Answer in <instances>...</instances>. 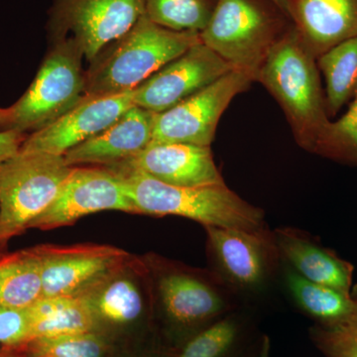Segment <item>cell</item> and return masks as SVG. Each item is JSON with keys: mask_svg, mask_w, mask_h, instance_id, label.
I'll return each instance as SVG.
<instances>
[{"mask_svg": "<svg viewBox=\"0 0 357 357\" xmlns=\"http://www.w3.org/2000/svg\"><path fill=\"white\" fill-rule=\"evenodd\" d=\"M31 340L28 309L0 306V351L21 349Z\"/></svg>", "mask_w": 357, "mask_h": 357, "instance_id": "29", "label": "cell"}, {"mask_svg": "<svg viewBox=\"0 0 357 357\" xmlns=\"http://www.w3.org/2000/svg\"><path fill=\"white\" fill-rule=\"evenodd\" d=\"M282 264L307 280L351 294L354 266L317 237L292 227L273 230Z\"/></svg>", "mask_w": 357, "mask_h": 357, "instance_id": "18", "label": "cell"}, {"mask_svg": "<svg viewBox=\"0 0 357 357\" xmlns=\"http://www.w3.org/2000/svg\"><path fill=\"white\" fill-rule=\"evenodd\" d=\"M83 56L72 38L58 42L45 58L29 89L9 107L10 116L4 129L35 132L76 105L84 96Z\"/></svg>", "mask_w": 357, "mask_h": 357, "instance_id": "7", "label": "cell"}, {"mask_svg": "<svg viewBox=\"0 0 357 357\" xmlns=\"http://www.w3.org/2000/svg\"><path fill=\"white\" fill-rule=\"evenodd\" d=\"M260 335L255 310L237 307L172 349L173 357H249Z\"/></svg>", "mask_w": 357, "mask_h": 357, "instance_id": "20", "label": "cell"}, {"mask_svg": "<svg viewBox=\"0 0 357 357\" xmlns=\"http://www.w3.org/2000/svg\"><path fill=\"white\" fill-rule=\"evenodd\" d=\"M32 248L38 258L45 298L83 296L129 258L122 249L96 244Z\"/></svg>", "mask_w": 357, "mask_h": 357, "instance_id": "12", "label": "cell"}, {"mask_svg": "<svg viewBox=\"0 0 357 357\" xmlns=\"http://www.w3.org/2000/svg\"><path fill=\"white\" fill-rule=\"evenodd\" d=\"M129 261L93 286L82 297L95 317L98 333L116 347L144 344L156 337L154 304H149L139 274L131 273Z\"/></svg>", "mask_w": 357, "mask_h": 357, "instance_id": "9", "label": "cell"}, {"mask_svg": "<svg viewBox=\"0 0 357 357\" xmlns=\"http://www.w3.org/2000/svg\"><path fill=\"white\" fill-rule=\"evenodd\" d=\"M279 282L294 306L314 325H335L351 309V294L307 280L286 265L282 264Z\"/></svg>", "mask_w": 357, "mask_h": 357, "instance_id": "21", "label": "cell"}, {"mask_svg": "<svg viewBox=\"0 0 357 357\" xmlns=\"http://www.w3.org/2000/svg\"><path fill=\"white\" fill-rule=\"evenodd\" d=\"M232 70L217 53L199 42L136 86L134 105L154 114L165 112Z\"/></svg>", "mask_w": 357, "mask_h": 357, "instance_id": "13", "label": "cell"}, {"mask_svg": "<svg viewBox=\"0 0 357 357\" xmlns=\"http://www.w3.org/2000/svg\"><path fill=\"white\" fill-rule=\"evenodd\" d=\"M0 357H29L21 349H3L0 351Z\"/></svg>", "mask_w": 357, "mask_h": 357, "instance_id": "34", "label": "cell"}, {"mask_svg": "<svg viewBox=\"0 0 357 357\" xmlns=\"http://www.w3.org/2000/svg\"><path fill=\"white\" fill-rule=\"evenodd\" d=\"M72 169L44 152L20 151L0 166V249L51 206Z\"/></svg>", "mask_w": 357, "mask_h": 357, "instance_id": "6", "label": "cell"}, {"mask_svg": "<svg viewBox=\"0 0 357 357\" xmlns=\"http://www.w3.org/2000/svg\"><path fill=\"white\" fill-rule=\"evenodd\" d=\"M145 15L155 24L174 31L201 33L211 17L213 0H144Z\"/></svg>", "mask_w": 357, "mask_h": 357, "instance_id": "25", "label": "cell"}, {"mask_svg": "<svg viewBox=\"0 0 357 357\" xmlns=\"http://www.w3.org/2000/svg\"><path fill=\"white\" fill-rule=\"evenodd\" d=\"M145 15L144 0H65L62 20L89 63Z\"/></svg>", "mask_w": 357, "mask_h": 357, "instance_id": "15", "label": "cell"}, {"mask_svg": "<svg viewBox=\"0 0 357 357\" xmlns=\"http://www.w3.org/2000/svg\"><path fill=\"white\" fill-rule=\"evenodd\" d=\"M102 211L137 213L119 174L107 167H73L53 203L29 229H57Z\"/></svg>", "mask_w": 357, "mask_h": 357, "instance_id": "11", "label": "cell"}, {"mask_svg": "<svg viewBox=\"0 0 357 357\" xmlns=\"http://www.w3.org/2000/svg\"><path fill=\"white\" fill-rule=\"evenodd\" d=\"M114 357H173V351L155 338L144 344L119 347Z\"/></svg>", "mask_w": 357, "mask_h": 357, "instance_id": "30", "label": "cell"}, {"mask_svg": "<svg viewBox=\"0 0 357 357\" xmlns=\"http://www.w3.org/2000/svg\"><path fill=\"white\" fill-rule=\"evenodd\" d=\"M109 169L121 176L139 215H175L204 227L256 230L267 227L264 211L239 197L225 183L178 187L130 169Z\"/></svg>", "mask_w": 357, "mask_h": 357, "instance_id": "2", "label": "cell"}, {"mask_svg": "<svg viewBox=\"0 0 357 357\" xmlns=\"http://www.w3.org/2000/svg\"><path fill=\"white\" fill-rule=\"evenodd\" d=\"M211 271L220 277L243 307L270 293L279 281L282 262L273 230L206 227Z\"/></svg>", "mask_w": 357, "mask_h": 357, "instance_id": "5", "label": "cell"}, {"mask_svg": "<svg viewBox=\"0 0 357 357\" xmlns=\"http://www.w3.org/2000/svg\"><path fill=\"white\" fill-rule=\"evenodd\" d=\"M291 4L296 29L317 59L357 37V0H291Z\"/></svg>", "mask_w": 357, "mask_h": 357, "instance_id": "19", "label": "cell"}, {"mask_svg": "<svg viewBox=\"0 0 357 357\" xmlns=\"http://www.w3.org/2000/svg\"><path fill=\"white\" fill-rule=\"evenodd\" d=\"M27 137V134L15 129L0 131V166L20 151Z\"/></svg>", "mask_w": 357, "mask_h": 357, "instance_id": "31", "label": "cell"}, {"mask_svg": "<svg viewBox=\"0 0 357 357\" xmlns=\"http://www.w3.org/2000/svg\"><path fill=\"white\" fill-rule=\"evenodd\" d=\"M275 6L278 7L281 11L287 15L291 16V11H292V4L291 0H269Z\"/></svg>", "mask_w": 357, "mask_h": 357, "instance_id": "33", "label": "cell"}, {"mask_svg": "<svg viewBox=\"0 0 357 357\" xmlns=\"http://www.w3.org/2000/svg\"><path fill=\"white\" fill-rule=\"evenodd\" d=\"M282 35L277 20L255 0H217L208 25L199 33L206 46L255 82Z\"/></svg>", "mask_w": 357, "mask_h": 357, "instance_id": "8", "label": "cell"}, {"mask_svg": "<svg viewBox=\"0 0 357 357\" xmlns=\"http://www.w3.org/2000/svg\"><path fill=\"white\" fill-rule=\"evenodd\" d=\"M199 42V32L167 29L144 15L91 61L84 74V95H115L133 91Z\"/></svg>", "mask_w": 357, "mask_h": 357, "instance_id": "4", "label": "cell"}, {"mask_svg": "<svg viewBox=\"0 0 357 357\" xmlns=\"http://www.w3.org/2000/svg\"><path fill=\"white\" fill-rule=\"evenodd\" d=\"M280 105L301 147L312 152L331 121L317 58L307 50L297 29L282 35L258 74Z\"/></svg>", "mask_w": 357, "mask_h": 357, "instance_id": "3", "label": "cell"}, {"mask_svg": "<svg viewBox=\"0 0 357 357\" xmlns=\"http://www.w3.org/2000/svg\"><path fill=\"white\" fill-rule=\"evenodd\" d=\"M31 340L98 333L95 317L82 296L42 297L28 307Z\"/></svg>", "mask_w": 357, "mask_h": 357, "instance_id": "22", "label": "cell"}, {"mask_svg": "<svg viewBox=\"0 0 357 357\" xmlns=\"http://www.w3.org/2000/svg\"><path fill=\"white\" fill-rule=\"evenodd\" d=\"M312 153L357 167V93L340 119L328 121L314 143Z\"/></svg>", "mask_w": 357, "mask_h": 357, "instance_id": "27", "label": "cell"}, {"mask_svg": "<svg viewBox=\"0 0 357 357\" xmlns=\"http://www.w3.org/2000/svg\"><path fill=\"white\" fill-rule=\"evenodd\" d=\"M133 105V91L115 95H84L57 121L28 135L20 151L64 155L109 128Z\"/></svg>", "mask_w": 357, "mask_h": 357, "instance_id": "14", "label": "cell"}, {"mask_svg": "<svg viewBox=\"0 0 357 357\" xmlns=\"http://www.w3.org/2000/svg\"><path fill=\"white\" fill-rule=\"evenodd\" d=\"M119 347L98 333L35 338L23 347L29 357H114Z\"/></svg>", "mask_w": 357, "mask_h": 357, "instance_id": "26", "label": "cell"}, {"mask_svg": "<svg viewBox=\"0 0 357 357\" xmlns=\"http://www.w3.org/2000/svg\"><path fill=\"white\" fill-rule=\"evenodd\" d=\"M42 297L41 271L33 248L0 255V306L25 310Z\"/></svg>", "mask_w": 357, "mask_h": 357, "instance_id": "23", "label": "cell"}, {"mask_svg": "<svg viewBox=\"0 0 357 357\" xmlns=\"http://www.w3.org/2000/svg\"><path fill=\"white\" fill-rule=\"evenodd\" d=\"M154 112L133 105L109 128L63 155L70 167H110L126 161L151 143Z\"/></svg>", "mask_w": 357, "mask_h": 357, "instance_id": "17", "label": "cell"}, {"mask_svg": "<svg viewBox=\"0 0 357 357\" xmlns=\"http://www.w3.org/2000/svg\"><path fill=\"white\" fill-rule=\"evenodd\" d=\"M107 168L130 169L178 187L225 184L211 146L187 143L149 144L139 153Z\"/></svg>", "mask_w": 357, "mask_h": 357, "instance_id": "16", "label": "cell"}, {"mask_svg": "<svg viewBox=\"0 0 357 357\" xmlns=\"http://www.w3.org/2000/svg\"><path fill=\"white\" fill-rule=\"evenodd\" d=\"M351 298V309L344 318L333 326L310 328L312 344L325 357H357V284Z\"/></svg>", "mask_w": 357, "mask_h": 357, "instance_id": "28", "label": "cell"}, {"mask_svg": "<svg viewBox=\"0 0 357 357\" xmlns=\"http://www.w3.org/2000/svg\"><path fill=\"white\" fill-rule=\"evenodd\" d=\"M270 352H271V340L267 335L261 333L257 344L255 345V349L249 357H270Z\"/></svg>", "mask_w": 357, "mask_h": 357, "instance_id": "32", "label": "cell"}, {"mask_svg": "<svg viewBox=\"0 0 357 357\" xmlns=\"http://www.w3.org/2000/svg\"><path fill=\"white\" fill-rule=\"evenodd\" d=\"M253 82L245 73L232 70L175 107L154 114L150 144L187 143L211 146L220 116L231 100Z\"/></svg>", "mask_w": 357, "mask_h": 357, "instance_id": "10", "label": "cell"}, {"mask_svg": "<svg viewBox=\"0 0 357 357\" xmlns=\"http://www.w3.org/2000/svg\"><path fill=\"white\" fill-rule=\"evenodd\" d=\"M9 116H10L9 109H0V126H2L3 129L9 121Z\"/></svg>", "mask_w": 357, "mask_h": 357, "instance_id": "35", "label": "cell"}, {"mask_svg": "<svg viewBox=\"0 0 357 357\" xmlns=\"http://www.w3.org/2000/svg\"><path fill=\"white\" fill-rule=\"evenodd\" d=\"M317 63L325 77L326 112L333 117L357 93V37L333 47Z\"/></svg>", "mask_w": 357, "mask_h": 357, "instance_id": "24", "label": "cell"}, {"mask_svg": "<svg viewBox=\"0 0 357 357\" xmlns=\"http://www.w3.org/2000/svg\"><path fill=\"white\" fill-rule=\"evenodd\" d=\"M154 326L157 340L175 349L227 312L243 307L211 270L157 258L153 262Z\"/></svg>", "mask_w": 357, "mask_h": 357, "instance_id": "1", "label": "cell"}]
</instances>
